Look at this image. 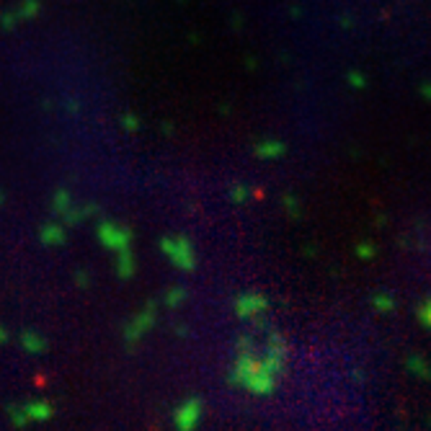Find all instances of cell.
Instances as JSON below:
<instances>
[{
  "label": "cell",
  "instance_id": "5b68a950",
  "mask_svg": "<svg viewBox=\"0 0 431 431\" xmlns=\"http://www.w3.org/2000/svg\"><path fill=\"white\" fill-rule=\"evenodd\" d=\"M408 367L413 369V372H418L421 377H426V380H431V364L426 359H421V356H410Z\"/></svg>",
  "mask_w": 431,
  "mask_h": 431
},
{
  "label": "cell",
  "instance_id": "6da1fadb",
  "mask_svg": "<svg viewBox=\"0 0 431 431\" xmlns=\"http://www.w3.org/2000/svg\"><path fill=\"white\" fill-rule=\"evenodd\" d=\"M284 364H287V347L279 333H271L263 354L253 349V341L248 344L246 339L238 347V356L233 364V375L230 382L241 385L253 395H271L276 388V380L282 377Z\"/></svg>",
  "mask_w": 431,
  "mask_h": 431
},
{
  "label": "cell",
  "instance_id": "3957f363",
  "mask_svg": "<svg viewBox=\"0 0 431 431\" xmlns=\"http://www.w3.org/2000/svg\"><path fill=\"white\" fill-rule=\"evenodd\" d=\"M266 310V300L261 295H243L238 302H235V312L241 315V318H256V315H261Z\"/></svg>",
  "mask_w": 431,
  "mask_h": 431
},
{
  "label": "cell",
  "instance_id": "52a82bcc",
  "mask_svg": "<svg viewBox=\"0 0 431 431\" xmlns=\"http://www.w3.org/2000/svg\"><path fill=\"white\" fill-rule=\"evenodd\" d=\"M375 302H377V307H380V310H388V307H390V300H385V297H377Z\"/></svg>",
  "mask_w": 431,
  "mask_h": 431
},
{
  "label": "cell",
  "instance_id": "7a4b0ae2",
  "mask_svg": "<svg viewBox=\"0 0 431 431\" xmlns=\"http://www.w3.org/2000/svg\"><path fill=\"white\" fill-rule=\"evenodd\" d=\"M199 418H202V403L199 400H189V403H184L176 410V426L181 431H194Z\"/></svg>",
  "mask_w": 431,
  "mask_h": 431
},
{
  "label": "cell",
  "instance_id": "277c9868",
  "mask_svg": "<svg viewBox=\"0 0 431 431\" xmlns=\"http://www.w3.org/2000/svg\"><path fill=\"white\" fill-rule=\"evenodd\" d=\"M165 253H170L173 258H176V263L178 266H194L191 263V248H189V243H184V241H165Z\"/></svg>",
  "mask_w": 431,
  "mask_h": 431
},
{
  "label": "cell",
  "instance_id": "8992f818",
  "mask_svg": "<svg viewBox=\"0 0 431 431\" xmlns=\"http://www.w3.org/2000/svg\"><path fill=\"white\" fill-rule=\"evenodd\" d=\"M418 320H421V323H424L426 328L431 331V300L426 305H421V310H418Z\"/></svg>",
  "mask_w": 431,
  "mask_h": 431
}]
</instances>
